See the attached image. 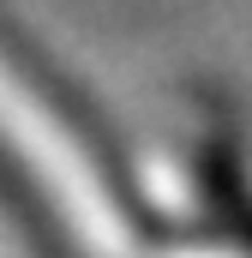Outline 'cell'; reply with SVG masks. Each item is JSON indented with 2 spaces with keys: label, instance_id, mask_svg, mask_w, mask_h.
<instances>
[{
  "label": "cell",
  "instance_id": "cell-1",
  "mask_svg": "<svg viewBox=\"0 0 252 258\" xmlns=\"http://www.w3.org/2000/svg\"><path fill=\"white\" fill-rule=\"evenodd\" d=\"M0 156L24 174L30 210L54 252L138 258L150 216L144 198L108 162L96 126L66 102L24 42L0 30Z\"/></svg>",
  "mask_w": 252,
  "mask_h": 258
}]
</instances>
